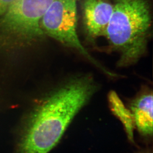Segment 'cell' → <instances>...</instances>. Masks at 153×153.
Masks as SVG:
<instances>
[{
  "label": "cell",
  "instance_id": "1",
  "mask_svg": "<svg viewBox=\"0 0 153 153\" xmlns=\"http://www.w3.org/2000/svg\"><path fill=\"white\" fill-rule=\"evenodd\" d=\"M97 90L90 74L64 80L31 111L19 134L15 153H48Z\"/></svg>",
  "mask_w": 153,
  "mask_h": 153
},
{
  "label": "cell",
  "instance_id": "2",
  "mask_svg": "<svg viewBox=\"0 0 153 153\" xmlns=\"http://www.w3.org/2000/svg\"><path fill=\"white\" fill-rule=\"evenodd\" d=\"M105 32L111 48L120 55L119 67L144 56L152 35V0H114Z\"/></svg>",
  "mask_w": 153,
  "mask_h": 153
},
{
  "label": "cell",
  "instance_id": "3",
  "mask_svg": "<svg viewBox=\"0 0 153 153\" xmlns=\"http://www.w3.org/2000/svg\"><path fill=\"white\" fill-rule=\"evenodd\" d=\"M54 0H16L0 20V46L18 48L43 36L40 22Z\"/></svg>",
  "mask_w": 153,
  "mask_h": 153
},
{
  "label": "cell",
  "instance_id": "4",
  "mask_svg": "<svg viewBox=\"0 0 153 153\" xmlns=\"http://www.w3.org/2000/svg\"><path fill=\"white\" fill-rule=\"evenodd\" d=\"M77 1L78 0H54L41 20L43 33L77 51L107 75L113 76L114 74L97 62L79 39L77 33Z\"/></svg>",
  "mask_w": 153,
  "mask_h": 153
},
{
  "label": "cell",
  "instance_id": "5",
  "mask_svg": "<svg viewBox=\"0 0 153 153\" xmlns=\"http://www.w3.org/2000/svg\"><path fill=\"white\" fill-rule=\"evenodd\" d=\"M83 25L90 40L105 36L113 12V4L108 0H83Z\"/></svg>",
  "mask_w": 153,
  "mask_h": 153
},
{
  "label": "cell",
  "instance_id": "6",
  "mask_svg": "<svg viewBox=\"0 0 153 153\" xmlns=\"http://www.w3.org/2000/svg\"><path fill=\"white\" fill-rule=\"evenodd\" d=\"M135 126L144 136L153 134V93L149 90L139 94L130 104Z\"/></svg>",
  "mask_w": 153,
  "mask_h": 153
},
{
  "label": "cell",
  "instance_id": "7",
  "mask_svg": "<svg viewBox=\"0 0 153 153\" xmlns=\"http://www.w3.org/2000/svg\"><path fill=\"white\" fill-rule=\"evenodd\" d=\"M108 101L111 111L124 126L129 140L134 143V130L135 126L130 110L124 105L115 91H110L108 95Z\"/></svg>",
  "mask_w": 153,
  "mask_h": 153
},
{
  "label": "cell",
  "instance_id": "8",
  "mask_svg": "<svg viewBox=\"0 0 153 153\" xmlns=\"http://www.w3.org/2000/svg\"><path fill=\"white\" fill-rule=\"evenodd\" d=\"M16 0H0V16H3Z\"/></svg>",
  "mask_w": 153,
  "mask_h": 153
}]
</instances>
